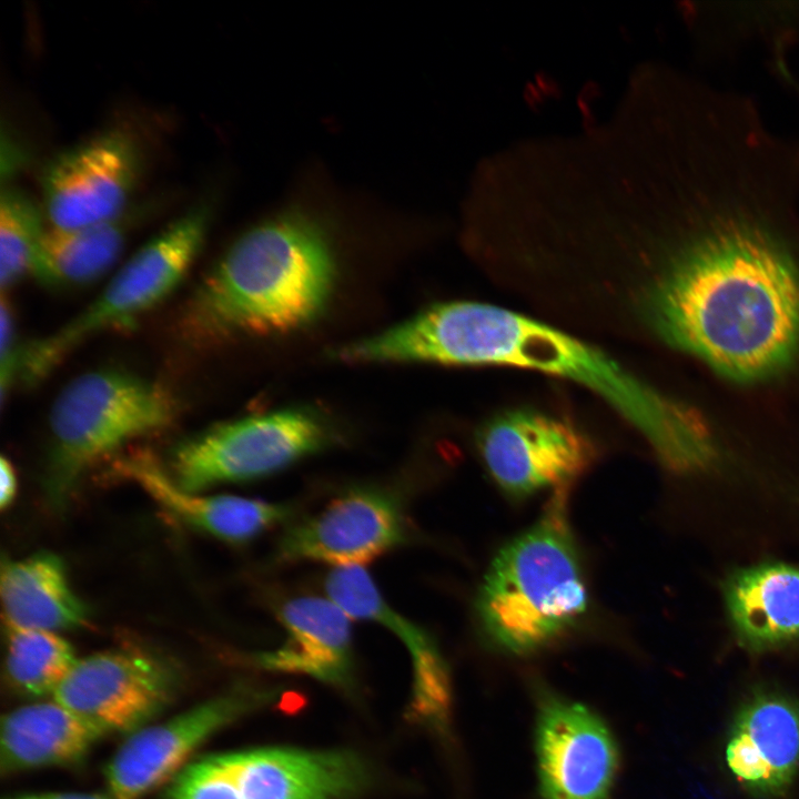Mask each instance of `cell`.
<instances>
[{"mask_svg": "<svg viewBox=\"0 0 799 799\" xmlns=\"http://www.w3.org/2000/svg\"><path fill=\"white\" fill-rule=\"evenodd\" d=\"M115 472L140 486L183 524L226 542L249 540L283 522L290 513L283 505L261 499L186 490L151 453H134L120 459Z\"/></svg>", "mask_w": 799, "mask_h": 799, "instance_id": "cell-16", "label": "cell"}, {"mask_svg": "<svg viewBox=\"0 0 799 799\" xmlns=\"http://www.w3.org/2000/svg\"><path fill=\"white\" fill-rule=\"evenodd\" d=\"M160 205L155 200L132 204L120 215L89 226L45 230L34 253L31 273L44 285L73 287L101 277L118 260L131 232Z\"/></svg>", "mask_w": 799, "mask_h": 799, "instance_id": "cell-21", "label": "cell"}, {"mask_svg": "<svg viewBox=\"0 0 799 799\" xmlns=\"http://www.w3.org/2000/svg\"><path fill=\"white\" fill-rule=\"evenodd\" d=\"M141 172L138 143L118 129L64 149L41 173L44 218L60 230L111 220L132 204Z\"/></svg>", "mask_w": 799, "mask_h": 799, "instance_id": "cell-9", "label": "cell"}, {"mask_svg": "<svg viewBox=\"0 0 799 799\" xmlns=\"http://www.w3.org/2000/svg\"><path fill=\"white\" fill-rule=\"evenodd\" d=\"M175 688V674L163 660L117 648L77 660L52 698L107 735L141 729L170 702Z\"/></svg>", "mask_w": 799, "mask_h": 799, "instance_id": "cell-10", "label": "cell"}, {"mask_svg": "<svg viewBox=\"0 0 799 799\" xmlns=\"http://www.w3.org/2000/svg\"><path fill=\"white\" fill-rule=\"evenodd\" d=\"M404 536L394 498L375 489H356L289 528L277 545V559L361 567L400 545Z\"/></svg>", "mask_w": 799, "mask_h": 799, "instance_id": "cell-12", "label": "cell"}, {"mask_svg": "<svg viewBox=\"0 0 799 799\" xmlns=\"http://www.w3.org/2000/svg\"><path fill=\"white\" fill-rule=\"evenodd\" d=\"M564 488L553 495L533 526L499 549L481 585L476 601L481 624L507 653L540 649L574 626L587 608Z\"/></svg>", "mask_w": 799, "mask_h": 799, "instance_id": "cell-4", "label": "cell"}, {"mask_svg": "<svg viewBox=\"0 0 799 799\" xmlns=\"http://www.w3.org/2000/svg\"><path fill=\"white\" fill-rule=\"evenodd\" d=\"M325 589L351 618L377 623L401 638L414 666L416 711L435 722L443 721L449 701L448 674L428 633L394 610L362 567L335 568L326 578Z\"/></svg>", "mask_w": 799, "mask_h": 799, "instance_id": "cell-17", "label": "cell"}, {"mask_svg": "<svg viewBox=\"0 0 799 799\" xmlns=\"http://www.w3.org/2000/svg\"><path fill=\"white\" fill-rule=\"evenodd\" d=\"M725 759L736 780L759 797L785 792L799 767V704L760 692L739 708Z\"/></svg>", "mask_w": 799, "mask_h": 799, "instance_id": "cell-14", "label": "cell"}, {"mask_svg": "<svg viewBox=\"0 0 799 799\" xmlns=\"http://www.w3.org/2000/svg\"><path fill=\"white\" fill-rule=\"evenodd\" d=\"M738 640L759 651L799 640V568L762 564L739 569L725 584Z\"/></svg>", "mask_w": 799, "mask_h": 799, "instance_id": "cell-20", "label": "cell"}, {"mask_svg": "<svg viewBox=\"0 0 799 799\" xmlns=\"http://www.w3.org/2000/svg\"><path fill=\"white\" fill-rule=\"evenodd\" d=\"M387 350L397 363L513 366L575 382L614 408L674 471L699 467L711 451V434L680 400L597 347L500 306L471 301L433 304L393 326Z\"/></svg>", "mask_w": 799, "mask_h": 799, "instance_id": "cell-2", "label": "cell"}, {"mask_svg": "<svg viewBox=\"0 0 799 799\" xmlns=\"http://www.w3.org/2000/svg\"><path fill=\"white\" fill-rule=\"evenodd\" d=\"M211 205L198 203L142 245L82 312L21 347L18 380L34 384L90 337L124 326L164 300L199 254Z\"/></svg>", "mask_w": 799, "mask_h": 799, "instance_id": "cell-6", "label": "cell"}, {"mask_svg": "<svg viewBox=\"0 0 799 799\" xmlns=\"http://www.w3.org/2000/svg\"><path fill=\"white\" fill-rule=\"evenodd\" d=\"M44 213L24 191L3 186L0 198V284L10 289L31 272L37 246L45 231Z\"/></svg>", "mask_w": 799, "mask_h": 799, "instance_id": "cell-25", "label": "cell"}, {"mask_svg": "<svg viewBox=\"0 0 799 799\" xmlns=\"http://www.w3.org/2000/svg\"><path fill=\"white\" fill-rule=\"evenodd\" d=\"M162 799H240L224 756L184 766L169 782Z\"/></svg>", "mask_w": 799, "mask_h": 799, "instance_id": "cell-26", "label": "cell"}, {"mask_svg": "<svg viewBox=\"0 0 799 799\" xmlns=\"http://www.w3.org/2000/svg\"><path fill=\"white\" fill-rule=\"evenodd\" d=\"M613 223L646 277L633 307L650 336L745 387L799 361V136L746 109L706 107L661 133Z\"/></svg>", "mask_w": 799, "mask_h": 799, "instance_id": "cell-1", "label": "cell"}, {"mask_svg": "<svg viewBox=\"0 0 799 799\" xmlns=\"http://www.w3.org/2000/svg\"><path fill=\"white\" fill-rule=\"evenodd\" d=\"M0 589L8 627L58 631L87 621L85 606L54 554L41 552L3 562Z\"/></svg>", "mask_w": 799, "mask_h": 799, "instance_id": "cell-23", "label": "cell"}, {"mask_svg": "<svg viewBox=\"0 0 799 799\" xmlns=\"http://www.w3.org/2000/svg\"><path fill=\"white\" fill-rule=\"evenodd\" d=\"M543 799H609L618 749L605 722L590 709L543 692L535 729Z\"/></svg>", "mask_w": 799, "mask_h": 799, "instance_id": "cell-11", "label": "cell"}, {"mask_svg": "<svg viewBox=\"0 0 799 799\" xmlns=\"http://www.w3.org/2000/svg\"><path fill=\"white\" fill-rule=\"evenodd\" d=\"M332 231L331 221L304 203H291L249 227L196 287L183 317L186 335L204 343L314 323L336 282Z\"/></svg>", "mask_w": 799, "mask_h": 799, "instance_id": "cell-3", "label": "cell"}, {"mask_svg": "<svg viewBox=\"0 0 799 799\" xmlns=\"http://www.w3.org/2000/svg\"><path fill=\"white\" fill-rule=\"evenodd\" d=\"M286 631L284 644L256 656V663L271 670L303 674L345 684L352 670L350 616L332 599L300 596L279 610Z\"/></svg>", "mask_w": 799, "mask_h": 799, "instance_id": "cell-18", "label": "cell"}, {"mask_svg": "<svg viewBox=\"0 0 799 799\" xmlns=\"http://www.w3.org/2000/svg\"><path fill=\"white\" fill-rule=\"evenodd\" d=\"M103 736L101 729L55 700L17 708L2 719L1 772L78 761Z\"/></svg>", "mask_w": 799, "mask_h": 799, "instance_id": "cell-22", "label": "cell"}, {"mask_svg": "<svg viewBox=\"0 0 799 799\" xmlns=\"http://www.w3.org/2000/svg\"><path fill=\"white\" fill-rule=\"evenodd\" d=\"M476 445L490 477L514 497L565 487L589 466L595 453L575 424L535 408L497 414L481 427Z\"/></svg>", "mask_w": 799, "mask_h": 799, "instance_id": "cell-8", "label": "cell"}, {"mask_svg": "<svg viewBox=\"0 0 799 799\" xmlns=\"http://www.w3.org/2000/svg\"><path fill=\"white\" fill-rule=\"evenodd\" d=\"M0 385L1 400L17 381L21 347L18 346L14 324L9 303L1 299L0 316Z\"/></svg>", "mask_w": 799, "mask_h": 799, "instance_id": "cell-27", "label": "cell"}, {"mask_svg": "<svg viewBox=\"0 0 799 799\" xmlns=\"http://www.w3.org/2000/svg\"><path fill=\"white\" fill-rule=\"evenodd\" d=\"M682 17L702 58H728L757 44L780 54L799 48V0L691 1Z\"/></svg>", "mask_w": 799, "mask_h": 799, "instance_id": "cell-19", "label": "cell"}, {"mask_svg": "<svg viewBox=\"0 0 799 799\" xmlns=\"http://www.w3.org/2000/svg\"><path fill=\"white\" fill-rule=\"evenodd\" d=\"M78 659L72 646L57 631L8 627L6 672L20 694H53Z\"/></svg>", "mask_w": 799, "mask_h": 799, "instance_id": "cell-24", "label": "cell"}, {"mask_svg": "<svg viewBox=\"0 0 799 799\" xmlns=\"http://www.w3.org/2000/svg\"><path fill=\"white\" fill-rule=\"evenodd\" d=\"M251 699L240 692L203 701L165 721L138 729L105 769L113 799H141L171 780L208 738L246 711Z\"/></svg>", "mask_w": 799, "mask_h": 799, "instance_id": "cell-13", "label": "cell"}, {"mask_svg": "<svg viewBox=\"0 0 799 799\" xmlns=\"http://www.w3.org/2000/svg\"><path fill=\"white\" fill-rule=\"evenodd\" d=\"M11 799H113L111 796L87 792H50L19 796Z\"/></svg>", "mask_w": 799, "mask_h": 799, "instance_id": "cell-29", "label": "cell"}, {"mask_svg": "<svg viewBox=\"0 0 799 799\" xmlns=\"http://www.w3.org/2000/svg\"><path fill=\"white\" fill-rule=\"evenodd\" d=\"M175 408L162 386L121 370L91 371L70 381L49 414L47 489L51 499L61 504L97 462L166 427Z\"/></svg>", "mask_w": 799, "mask_h": 799, "instance_id": "cell-5", "label": "cell"}, {"mask_svg": "<svg viewBox=\"0 0 799 799\" xmlns=\"http://www.w3.org/2000/svg\"><path fill=\"white\" fill-rule=\"evenodd\" d=\"M327 423L309 408H284L209 427L180 442L170 474L182 488L260 478L281 471L330 442Z\"/></svg>", "mask_w": 799, "mask_h": 799, "instance_id": "cell-7", "label": "cell"}, {"mask_svg": "<svg viewBox=\"0 0 799 799\" xmlns=\"http://www.w3.org/2000/svg\"><path fill=\"white\" fill-rule=\"evenodd\" d=\"M0 506L8 507L17 494V474L9 459L2 457L0 461Z\"/></svg>", "mask_w": 799, "mask_h": 799, "instance_id": "cell-28", "label": "cell"}, {"mask_svg": "<svg viewBox=\"0 0 799 799\" xmlns=\"http://www.w3.org/2000/svg\"><path fill=\"white\" fill-rule=\"evenodd\" d=\"M223 756L240 799H348L367 780L363 762L346 752L264 748Z\"/></svg>", "mask_w": 799, "mask_h": 799, "instance_id": "cell-15", "label": "cell"}]
</instances>
